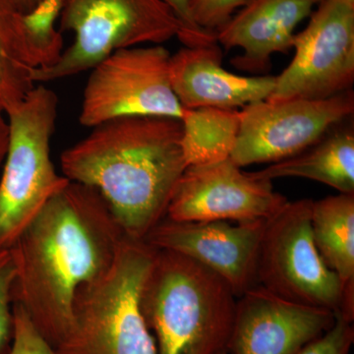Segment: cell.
<instances>
[{"instance_id": "1", "label": "cell", "mask_w": 354, "mask_h": 354, "mask_svg": "<svg viewBox=\"0 0 354 354\" xmlns=\"http://www.w3.org/2000/svg\"><path fill=\"white\" fill-rule=\"evenodd\" d=\"M125 236L99 191L69 181L9 248L13 304L53 348L68 332L77 290L108 271Z\"/></svg>"}, {"instance_id": "2", "label": "cell", "mask_w": 354, "mask_h": 354, "mask_svg": "<svg viewBox=\"0 0 354 354\" xmlns=\"http://www.w3.org/2000/svg\"><path fill=\"white\" fill-rule=\"evenodd\" d=\"M181 120L123 116L93 127L62 153V174L95 188L125 234L136 241L167 216L174 190L188 167Z\"/></svg>"}, {"instance_id": "3", "label": "cell", "mask_w": 354, "mask_h": 354, "mask_svg": "<svg viewBox=\"0 0 354 354\" xmlns=\"http://www.w3.org/2000/svg\"><path fill=\"white\" fill-rule=\"evenodd\" d=\"M236 298L208 268L156 249L140 292V309L158 354H227Z\"/></svg>"}, {"instance_id": "4", "label": "cell", "mask_w": 354, "mask_h": 354, "mask_svg": "<svg viewBox=\"0 0 354 354\" xmlns=\"http://www.w3.org/2000/svg\"><path fill=\"white\" fill-rule=\"evenodd\" d=\"M155 253L145 241L125 236L108 271L77 290L68 332L55 354H158L140 309Z\"/></svg>"}, {"instance_id": "5", "label": "cell", "mask_w": 354, "mask_h": 354, "mask_svg": "<svg viewBox=\"0 0 354 354\" xmlns=\"http://www.w3.org/2000/svg\"><path fill=\"white\" fill-rule=\"evenodd\" d=\"M57 95L38 86L7 111L8 148L0 179V250L9 249L51 198L69 183L51 162Z\"/></svg>"}, {"instance_id": "6", "label": "cell", "mask_w": 354, "mask_h": 354, "mask_svg": "<svg viewBox=\"0 0 354 354\" xmlns=\"http://www.w3.org/2000/svg\"><path fill=\"white\" fill-rule=\"evenodd\" d=\"M58 16L73 44L53 64L32 70L35 83L91 70L116 50L164 44L181 30L164 0H60Z\"/></svg>"}, {"instance_id": "7", "label": "cell", "mask_w": 354, "mask_h": 354, "mask_svg": "<svg viewBox=\"0 0 354 354\" xmlns=\"http://www.w3.org/2000/svg\"><path fill=\"white\" fill-rule=\"evenodd\" d=\"M313 200L288 202L265 223L257 261V283L297 304L329 309L342 317L341 279L314 242Z\"/></svg>"}, {"instance_id": "8", "label": "cell", "mask_w": 354, "mask_h": 354, "mask_svg": "<svg viewBox=\"0 0 354 354\" xmlns=\"http://www.w3.org/2000/svg\"><path fill=\"white\" fill-rule=\"evenodd\" d=\"M171 55L162 44L116 50L93 67L84 90L81 124L95 127L123 116H165L183 121L184 108L169 79Z\"/></svg>"}, {"instance_id": "9", "label": "cell", "mask_w": 354, "mask_h": 354, "mask_svg": "<svg viewBox=\"0 0 354 354\" xmlns=\"http://www.w3.org/2000/svg\"><path fill=\"white\" fill-rule=\"evenodd\" d=\"M304 31L295 35V55L266 101L325 100L354 82V6L323 0Z\"/></svg>"}, {"instance_id": "10", "label": "cell", "mask_w": 354, "mask_h": 354, "mask_svg": "<svg viewBox=\"0 0 354 354\" xmlns=\"http://www.w3.org/2000/svg\"><path fill=\"white\" fill-rule=\"evenodd\" d=\"M353 111V90L325 100L248 104L239 111V131L230 158L241 167L286 160L315 145Z\"/></svg>"}, {"instance_id": "11", "label": "cell", "mask_w": 354, "mask_h": 354, "mask_svg": "<svg viewBox=\"0 0 354 354\" xmlns=\"http://www.w3.org/2000/svg\"><path fill=\"white\" fill-rule=\"evenodd\" d=\"M272 181L241 171L230 158L188 165L165 218L177 221H248L272 218L288 203Z\"/></svg>"}, {"instance_id": "12", "label": "cell", "mask_w": 354, "mask_h": 354, "mask_svg": "<svg viewBox=\"0 0 354 354\" xmlns=\"http://www.w3.org/2000/svg\"><path fill=\"white\" fill-rule=\"evenodd\" d=\"M266 221H177L165 218L145 241L181 254L221 277L239 297L257 286V261Z\"/></svg>"}, {"instance_id": "13", "label": "cell", "mask_w": 354, "mask_h": 354, "mask_svg": "<svg viewBox=\"0 0 354 354\" xmlns=\"http://www.w3.org/2000/svg\"><path fill=\"white\" fill-rule=\"evenodd\" d=\"M335 319L329 309L283 299L257 285L236 298L227 354H299Z\"/></svg>"}, {"instance_id": "14", "label": "cell", "mask_w": 354, "mask_h": 354, "mask_svg": "<svg viewBox=\"0 0 354 354\" xmlns=\"http://www.w3.org/2000/svg\"><path fill=\"white\" fill-rule=\"evenodd\" d=\"M223 51L218 43L184 46L169 60L172 90L184 108H237L266 101L276 85L274 76L243 77L221 67Z\"/></svg>"}, {"instance_id": "15", "label": "cell", "mask_w": 354, "mask_h": 354, "mask_svg": "<svg viewBox=\"0 0 354 354\" xmlns=\"http://www.w3.org/2000/svg\"><path fill=\"white\" fill-rule=\"evenodd\" d=\"M323 0H248L216 31V41L227 50L241 48L232 59L235 68L267 73L274 53L292 50L298 24Z\"/></svg>"}, {"instance_id": "16", "label": "cell", "mask_w": 354, "mask_h": 354, "mask_svg": "<svg viewBox=\"0 0 354 354\" xmlns=\"http://www.w3.org/2000/svg\"><path fill=\"white\" fill-rule=\"evenodd\" d=\"M26 16L0 0V108L10 111L35 87L32 70L55 62Z\"/></svg>"}, {"instance_id": "17", "label": "cell", "mask_w": 354, "mask_h": 354, "mask_svg": "<svg viewBox=\"0 0 354 354\" xmlns=\"http://www.w3.org/2000/svg\"><path fill=\"white\" fill-rule=\"evenodd\" d=\"M312 234L319 253L342 285L344 313L354 319V194H342L313 201Z\"/></svg>"}, {"instance_id": "18", "label": "cell", "mask_w": 354, "mask_h": 354, "mask_svg": "<svg viewBox=\"0 0 354 354\" xmlns=\"http://www.w3.org/2000/svg\"><path fill=\"white\" fill-rule=\"evenodd\" d=\"M256 178L272 181L283 177H302L354 194V133L351 128L326 135L298 155L251 172Z\"/></svg>"}, {"instance_id": "19", "label": "cell", "mask_w": 354, "mask_h": 354, "mask_svg": "<svg viewBox=\"0 0 354 354\" xmlns=\"http://www.w3.org/2000/svg\"><path fill=\"white\" fill-rule=\"evenodd\" d=\"M239 111L192 109L183 127V148L187 165L230 158L239 127Z\"/></svg>"}, {"instance_id": "20", "label": "cell", "mask_w": 354, "mask_h": 354, "mask_svg": "<svg viewBox=\"0 0 354 354\" xmlns=\"http://www.w3.org/2000/svg\"><path fill=\"white\" fill-rule=\"evenodd\" d=\"M14 279L15 267L10 251L0 250V354H8L12 342Z\"/></svg>"}, {"instance_id": "21", "label": "cell", "mask_w": 354, "mask_h": 354, "mask_svg": "<svg viewBox=\"0 0 354 354\" xmlns=\"http://www.w3.org/2000/svg\"><path fill=\"white\" fill-rule=\"evenodd\" d=\"M13 337L8 354H55L19 304H12Z\"/></svg>"}, {"instance_id": "22", "label": "cell", "mask_w": 354, "mask_h": 354, "mask_svg": "<svg viewBox=\"0 0 354 354\" xmlns=\"http://www.w3.org/2000/svg\"><path fill=\"white\" fill-rule=\"evenodd\" d=\"M248 0H193V19L207 31L216 32L227 24L237 9Z\"/></svg>"}, {"instance_id": "23", "label": "cell", "mask_w": 354, "mask_h": 354, "mask_svg": "<svg viewBox=\"0 0 354 354\" xmlns=\"http://www.w3.org/2000/svg\"><path fill=\"white\" fill-rule=\"evenodd\" d=\"M174 13L181 30L177 39L187 48L207 46V44L216 43V32L207 31L196 24L193 19L192 7L193 0H164Z\"/></svg>"}, {"instance_id": "24", "label": "cell", "mask_w": 354, "mask_h": 354, "mask_svg": "<svg viewBox=\"0 0 354 354\" xmlns=\"http://www.w3.org/2000/svg\"><path fill=\"white\" fill-rule=\"evenodd\" d=\"M353 342V323L337 316L335 325L299 354H349Z\"/></svg>"}, {"instance_id": "25", "label": "cell", "mask_w": 354, "mask_h": 354, "mask_svg": "<svg viewBox=\"0 0 354 354\" xmlns=\"http://www.w3.org/2000/svg\"><path fill=\"white\" fill-rule=\"evenodd\" d=\"M60 0H44V3L36 10L41 19L55 22L59 14Z\"/></svg>"}, {"instance_id": "26", "label": "cell", "mask_w": 354, "mask_h": 354, "mask_svg": "<svg viewBox=\"0 0 354 354\" xmlns=\"http://www.w3.org/2000/svg\"><path fill=\"white\" fill-rule=\"evenodd\" d=\"M9 127L6 111L0 108V165L6 158L8 148Z\"/></svg>"}, {"instance_id": "27", "label": "cell", "mask_w": 354, "mask_h": 354, "mask_svg": "<svg viewBox=\"0 0 354 354\" xmlns=\"http://www.w3.org/2000/svg\"><path fill=\"white\" fill-rule=\"evenodd\" d=\"M18 12L27 16L34 13L44 0H6Z\"/></svg>"}, {"instance_id": "28", "label": "cell", "mask_w": 354, "mask_h": 354, "mask_svg": "<svg viewBox=\"0 0 354 354\" xmlns=\"http://www.w3.org/2000/svg\"><path fill=\"white\" fill-rule=\"evenodd\" d=\"M342 1L346 2V3L351 4V6H354V0H342Z\"/></svg>"}]
</instances>
